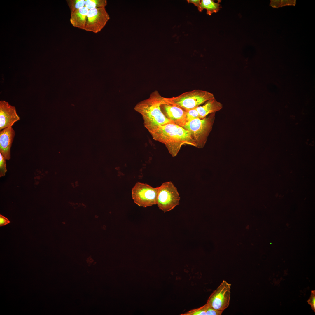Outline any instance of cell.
Returning <instances> with one entry per match:
<instances>
[{
  "label": "cell",
  "mask_w": 315,
  "mask_h": 315,
  "mask_svg": "<svg viewBox=\"0 0 315 315\" xmlns=\"http://www.w3.org/2000/svg\"><path fill=\"white\" fill-rule=\"evenodd\" d=\"M148 132L153 139L165 145L173 157L177 155L183 145H188L196 147L190 132L174 123L156 127Z\"/></svg>",
  "instance_id": "obj_1"
},
{
  "label": "cell",
  "mask_w": 315,
  "mask_h": 315,
  "mask_svg": "<svg viewBox=\"0 0 315 315\" xmlns=\"http://www.w3.org/2000/svg\"><path fill=\"white\" fill-rule=\"evenodd\" d=\"M164 102V97L155 90L148 98L135 106L134 110L142 116L144 126L148 131L159 126L174 123L166 118L161 111L160 105Z\"/></svg>",
  "instance_id": "obj_2"
},
{
  "label": "cell",
  "mask_w": 315,
  "mask_h": 315,
  "mask_svg": "<svg viewBox=\"0 0 315 315\" xmlns=\"http://www.w3.org/2000/svg\"><path fill=\"white\" fill-rule=\"evenodd\" d=\"M215 117V113H211L203 118L194 119L182 127L190 132L196 147L202 148L205 146L212 130Z\"/></svg>",
  "instance_id": "obj_3"
},
{
  "label": "cell",
  "mask_w": 315,
  "mask_h": 315,
  "mask_svg": "<svg viewBox=\"0 0 315 315\" xmlns=\"http://www.w3.org/2000/svg\"><path fill=\"white\" fill-rule=\"evenodd\" d=\"M214 98L212 93L206 91L195 90L175 97H164V103L178 106L186 111L195 108Z\"/></svg>",
  "instance_id": "obj_4"
},
{
  "label": "cell",
  "mask_w": 315,
  "mask_h": 315,
  "mask_svg": "<svg viewBox=\"0 0 315 315\" xmlns=\"http://www.w3.org/2000/svg\"><path fill=\"white\" fill-rule=\"evenodd\" d=\"M180 199L177 188L172 182H164L159 187L157 204L164 212L171 211L179 205Z\"/></svg>",
  "instance_id": "obj_5"
},
{
  "label": "cell",
  "mask_w": 315,
  "mask_h": 315,
  "mask_svg": "<svg viewBox=\"0 0 315 315\" xmlns=\"http://www.w3.org/2000/svg\"><path fill=\"white\" fill-rule=\"evenodd\" d=\"M159 187L138 182L132 189V196L134 202L140 207H146L157 204Z\"/></svg>",
  "instance_id": "obj_6"
},
{
  "label": "cell",
  "mask_w": 315,
  "mask_h": 315,
  "mask_svg": "<svg viewBox=\"0 0 315 315\" xmlns=\"http://www.w3.org/2000/svg\"><path fill=\"white\" fill-rule=\"evenodd\" d=\"M231 286L223 280L210 295L206 304L216 309L223 311L230 304Z\"/></svg>",
  "instance_id": "obj_7"
},
{
  "label": "cell",
  "mask_w": 315,
  "mask_h": 315,
  "mask_svg": "<svg viewBox=\"0 0 315 315\" xmlns=\"http://www.w3.org/2000/svg\"><path fill=\"white\" fill-rule=\"evenodd\" d=\"M110 18L104 7L89 10L84 30L97 33L104 27Z\"/></svg>",
  "instance_id": "obj_8"
},
{
  "label": "cell",
  "mask_w": 315,
  "mask_h": 315,
  "mask_svg": "<svg viewBox=\"0 0 315 315\" xmlns=\"http://www.w3.org/2000/svg\"><path fill=\"white\" fill-rule=\"evenodd\" d=\"M20 119L15 107L4 100L0 101V130L12 127Z\"/></svg>",
  "instance_id": "obj_9"
},
{
  "label": "cell",
  "mask_w": 315,
  "mask_h": 315,
  "mask_svg": "<svg viewBox=\"0 0 315 315\" xmlns=\"http://www.w3.org/2000/svg\"><path fill=\"white\" fill-rule=\"evenodd\" d=\"M160 108L166 118L174 124L183 127L187 123L186 111L181 108L164 102Z\"/></svg>",
  "instance_id": "obj_10"
},
{
  "label": "cell",
  "mask_w": 315,
  "mask_h": 315,
  "mask_svg": "<svg viewBox=\"0 0 315 315\" xmlns=\"http://www.w3.org/2000/svg\"><path fill=\"white\" fill-rule=\"evenodd\" d=\"M15 135L12 127L6 128L0 132V153L6 160L11 158L10 149Z\"/></svg>",
  "instance_id": "obj_11"
},
{
  "label": "cell",
  "mask_w": 315,
  "mask_h": 315,
  "mask_svg": "<svg viewBox=\"0 0 315 315\" xmlns=\"http://www.w3.org/2000/svg\"><path fill=\"white\" fill-rule=\"evenodd\" d=\"M202 106L196 108L200 118H203L208 115L220 111L223 107L222 104L213 98L208 100Z\"/></svg>",
  "instance_id": "obj_12"
},
{
  "label": "cell",
  "mask_w": 315,
  "mask_h": 315,
  "mask_svg": "<svg viewBox=\"0 0 315 315\" xmlns=\"http://www.w3.org/2000/svg\"><path fill=\"white\" fill-rule=\"evenodd\" d=\"M89 10L85 6L71 13L70 21L72 25L75 27L84 30Z\"/></svg>",
  "instance_id": "obj_13"
},
{
  "label": "cell",
  "mask_w": 315,
  "mask_h": 315,
  "mask_svg": "<svg viewBox=\"0 0 315 315\" xmlns=\"http://www.w3.org/2000/svg\"><path fill=\"white\" fill-rule=\"evenodd\" d=\"M218 1V2L215 3L212 0H202L198 10L201 12L203 9H206L207 10V14L210 15L212 13H216L220 10V3L221 1Z\"/></svg>",
  "instance_id": "obj_14"
},
{
  "label": "cell",
  "mask_w": 315,
  "mask_h": 315,
  "mask_svg": "<svg viewBox=\"0 0 315 315\" xmlns=\"http://www.w3.org/2000/svg\"><path fill=\"white\" fill-rule=\"evenodd\" d=\"M85 6L89 10L94 8H104L106 6V0H85Z\"/></svg>",
  "instance_id": "obj_15"
},
{
  "label": "cell",
  "mask_w": 315,
  "mask_h": 315,
  "mask_svg": "<svg viewBox=\"0 0 315 315\" xmlns=\"http://www.w3.org/2000/svg\"><path fill=\"white\" fill-rule=\"evenodd\" d=\"M67 1L71 13L85 6V0H69Z\"/></svg>",
  "instance_id": "obj_16"
},
{
  "label": "cell",
  "mask_w": 315,
  "mask_h": 315,
  "mask_svg": "<svg viewBox=\"0 0 315 315\" xmlns=\"http://www.w3.org/2000/svg\"><path fill=\"white\" fill-rule=\"evenodd\" d=\"M295 0H271L270 6L274 8H278L286 5H294Z\"/></svg>",
  "instance_id": "obj_17"
},
{
  "label": "cell",
  "mask_w": 315,
  "mask_h": 315,
  "mask_svg": "<svg viewBox=\"0 0 315 315\" xmlns=\"http://www.w3.org/2000/svg\"><path fill=\"white\" fill-rule=\"evenodd\" d=\"M207 307L206 304L199 308L194 309L181 315H206Z\"/></svg>",
  "instance_id": "obj_18"
},
{
  "label": "cell",
  "mask_w": 315,
  "mask_h": 315,
  "mask_svg": "<svg viewBox=\"0 0 315 315\" xmlns=\"http://www.w3.org/2000/svg\"><path fill=\"white\" fill-rule=\"evenodd\" d=\"M186 111L187 123L194 119L197 118H200L199 114L196 108L188 110Z\"/></svg>",
  "instance_id": "obj_19"
},
{
  "label": "cell",
  "mask_w": 315,
  "mask_h": 315,
  "mask_svg": "<svg viewBox=\"0 0 315 315\" xmlns=\"http://www.w3.org/2000/svg\"><path fill=\"white\" fill-rule=\"evenodd\" d=\"M6 159L0 153V176H4L7 172Z\"/></svg>",
  "instance_id": "obj_20"
},
{
  "label": "cell",
  "mask_w": 315,
  "mask_h": 315,
  "mask_svg": "<svg viewBox=\"0 0 315 315\" xmlns=\"http://www.w3.org/2000/svg\"><path fill=\"white\" fill-rule=\"evenodd\" d=\"M206 315H221L223 311L216 309L207 304Z\"/></svg>",
  "instance_id": "obj_21"
},
{
  "label": "cell",
  "mask_w": 315,
  "mask_h": 315,
  "mask_svg": "<svg viewBox=\"0 0 315 315\" xmlns=\"http://www.w3.org/2000/svg\"><path fill=\"white\" fill-rule=\"evenodd\" d=\"M308 304L311 305L312 310L315 312V291L312 290L310 298L307 301Z\"/></svg>",
  "instance_id": "obj_22"
},
{
  "label": "cell",
  "mask_w": 315,
  "mask_h": 315,
  "mask_svg": "<svg viewBox=\"0 0 315 315\" xmlns=\"http://www.w3.org/2000/svg\"><path fill=\"white\" fill-rule=\"evenodd\" d=\"M10 221L7 218L1 214L0 215V226L5 225L9 223Z\"/></svg>",
  "instance_id": "obj_23"
},
{
  "label": "cell",
  "mask_w": 315,
  "mask_h": 315,
  "mask_svg": "<svg viewBox=\"0 0 315 315\" xmlns=\"http://www.w3.org/2000/svg\"><path fill=\"white\" fill-rule=\"evenodd\" d=\"M187 2L188 3H192L195 6L197 7L198 8L200 6L201 0H187Z\"/></svg>",
  "instance_id": "obj_24"
}]
</instances>
